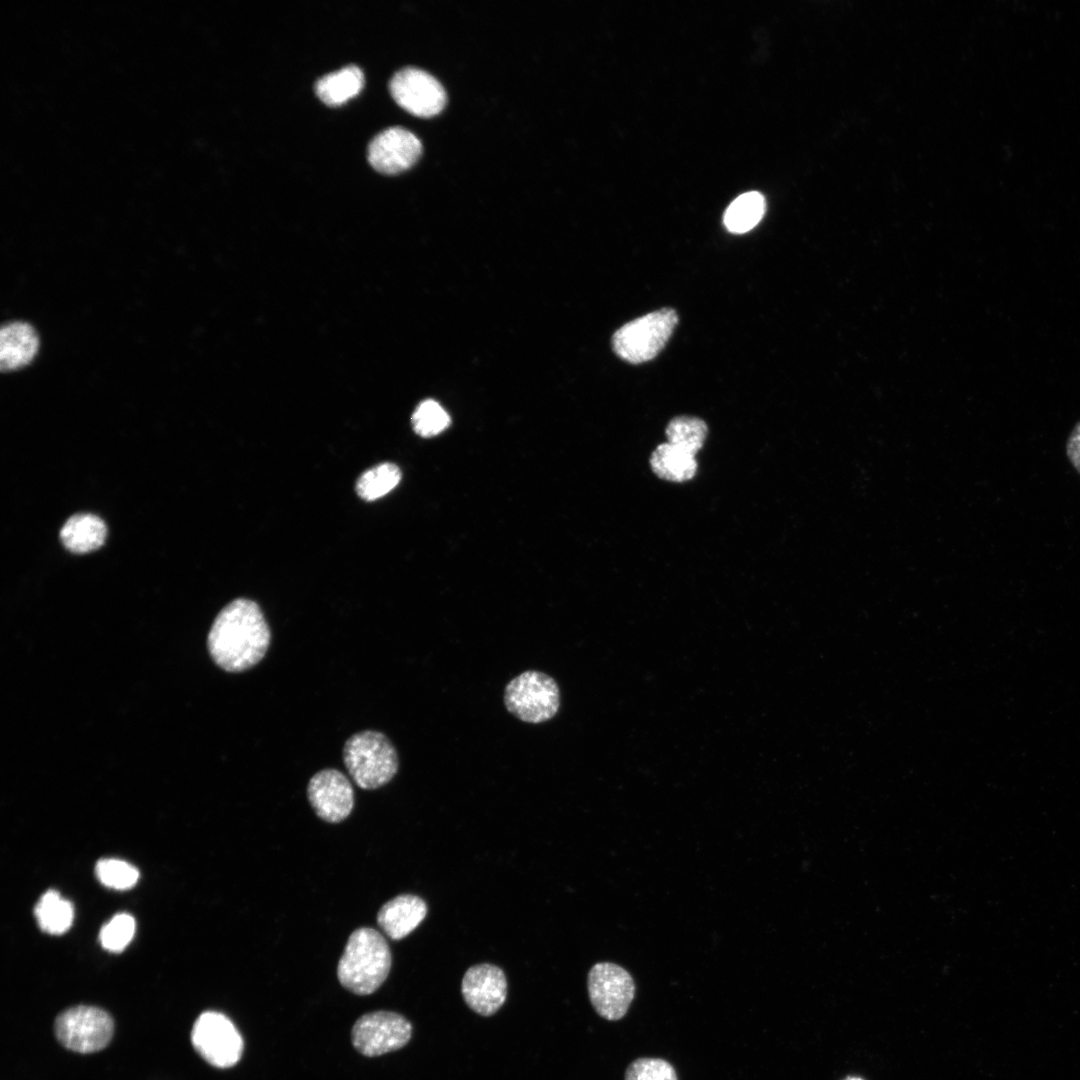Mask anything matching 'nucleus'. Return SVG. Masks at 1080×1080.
<instances>
[{
    "mask_svg": "<svg viewBox=\"0 0 1080 1080\" xmlns=\"http://www.w3.org/2000/svg\"><path fill=\"white\" fill-rule=\"evenodd\" d=\"M271 642V631L259 605L247 598L228 603L216 616L207 637L208 651L221 669L243 672L257 665Z\"/></svg>",
    "mask_w": 1080,
    "mask_h": 1080,
    "instance_id": "nucleus-1",
    "label": "nucleus"
},
{
    "mask_svg": "<svg viewBox=\"0 0 1080 1080\" xmlns=\"http://www.w3.org/2000/svg\"><path fill=\"white\" fill-rule=\"evenodd\" d=\"M38 350V337L25 322H11L1 329L0 368L12 371L27 365Z\"/></svg>",
    "mask_w": 1080,
    "mask_h": 1080,
    "instance_id": "nucleus-15",
    "label": "nucleus"
},
{
    "mask_svg": "<svg viewBox=\"0 0 1080 1080\" xmlns=\"http://www.w3.org/2000/svg\"><path fill=\"white\" fill-rule=\"evenodd\" d=\"M389 88L399 106L419 117L434 116L446 104V92L441 83L416 67H405L396 72Z\"/></svg>",
    "mask_w": 1080,
    "mask_h": 1080,
    "instance_id": "nucleus-10",
    "label": "nucleus"
},
{
    "mask_svg": "<svg viewBox=\"0 0 1080 1080\" xmlns=\"http://www.w3.org/2000/svg\"><path fill=\"white\" fill-rule=\"evenodd\" d=\"M191 1042L206 1062L220 1069L236 1065L244 1048L235 1025L217 1011H205L198 1016L192 1028Z\"/></svg>",
    "mask_w": 1080,
    "mask_h": 1080,
    "instance_id": "nucleus-7",
    "label": "nucleus"
},
{
    "mask_svg": "<svg viewBox=\"0 0 1080 1080\" xmlns=\"http://www.w3.org/2000/svg\"><path fill=\"white\" fill-rule=\"evenodd\" d=\"M625 1080H677L670 1063L659 1058H639L625 1072Z\"/></svg>",
    "mask_w": 1080,
    "mask_h": 1080,
    "instance_id": "nucleus-26",
    "label": "nucleus"
},
{
    "mask_svg": "<svg viewBox=\"0 0 1080 1080\" xmlns=\"http://www.w3.org/2000/svg\"><path fill=\"white\" fill-rule=\"evenodd\" d=\"M107 535L104 521L90 513L71 516L60 530L63 545L74 553H87L101 547Z\"/></svg>",
    "mask_w": 1080,
    "mask_h": 1080,
    "instance_id": "nucleus-16",
    "label": "nucleus"
},
{
    "mask_svg": "<svg viewBox=\"0 0 1080 1080\" xmlns=\"http://www.w3.org/2000/svg\"><path fill=\"white\" fill-rule=\"evenodd\" d=\"M34 914L39 927L46 933L59 935L66 932L74 917L72 904L56 890L46 891L36 903Z\"/></svg>",
    "mask_w": 1080,
    "mask_h": 1080,
    "instance_id": "nucleus-19",
    "label": "nucleus"
},
{
    "mask_svg": "<svg viewBox=\"0 0 1080 1080\" xmlns=\"http://www.w3.org/2000/svg\"><path fill=\"white\" fill-rule=\"evenodd\" d=\"M135 920L127 913L112 917L99 934L100 943L108 951L120 952L126 948L135 934Z\"/></svg>",
    "mask_w": 1080,
    "mask_h": 1080,
    "instance_id": "nucleus-25",
    "label": "nucleus"
},
{
    "mask_svg": "<svg viewBox=\"0 0 1080 1080\" xmlns=\"http://www.w3.org/2000/svg\"><path fill=\"white\" fill-rule=\"evenodd\" d=\"M343 762L356 785L366 790L384 786L399 768L395 746L384 733L376 730L351 735L343 747Z\"/></svg>",
    "mask_w": 1080,
    "mask_h": 1080,
    "instance_id": "nucleus-3",
    "label": "nucleus"
},
{
    "mask_svg": "<svg viewBox=\"0 0 1080 1080\" xmlns=\"http://www.w3.org/2000/svg\"><path fill=\"white\" fill-rule=\"evenodd\" d=\"M58 1041L67 1049L87 1054L104 1049L114 1033V1021L105 1010L87 1005L71 1007L54 1024Z\"/></svg>",
    "mask_w": 1080,
    "mask_h": 1080,
    "instance_id": "nucleus-6",
    "label": "nucleus"
},
{
    "mask_svg": "<svg viewBox=\"0 0 1080 1080\" xmlns=\"http://www.w3.org/2000/svg\"><path fill=\"white\" fill-rule=\"evenodd\" d=\"M96 876L106 887L125 890L133 887L139 878L136 867L130 863L115 859H101L96 864Z\"/></svg>",
    "mask_w": 1080,
    "mask_h": 1080,
    "instance_id": "nucleus-24",
    "label": "nucleus"
},
{
    "mask_svg": "<svg viewBox=\"0 0 1080 1080\" xmlns=\"http://www.w3.org/2000/svg\"><path fill=\"white\" fill-rule=\"evenodd\" d=\"M307 797L317 816L329 823L346 819L354 806V791L349 779L334 768L322 769L310 778Z\"/></svg>",
    "mask_w": 1080,
    "mask_h": 1080,
    "instance_id": "nucleus-11",
    "label": "nucleus"
},
{
    "mask_svg": "<svg viewBox=\"0 0 1080 1080\" xmlns=\"http://www.w3.org/2000/svg\"><path fill=\"white\" fill-rule=\"evenodd\" d=\"M391 964V951L382 934L360 927L349 936L338 962V980L354 994L369 995L386 980Z\"/></svg>",
    "mask_w": 1080,
    "mask_h": 1080,
    "instance_id": "nucleus-2",
    "label": "nucleus"
},
{
    "mask_svg": "<svg viewBox=\"0 0 1080 1080\" xmlns=\"http://www.w3.org/2000/svg\"><path fill=\"white\" fill-rule=\"evenodd\" d=\"M461 992L471 1010L482 1016H491L506 1000L507 980L498 966L477 964L465 972Z\"/></svg>",
    "mask_w": 1080,
    "mask_h": 1080,
    "instance_id": "nucleus-13",
    "label": "nucleus"
},
{
    "mask_svg": "<svg viewBox=\"0 0 1080 1080\" xmlns=\"http://www.w3.org/2000/svg\"><path fill=\"white\" fill-rule=\"evenodd\" d=\"M1066 454L1069 462L1080 474V421H1078L1069 434L1066 443Z\"/></svg>",
    "mask_w": 1080,
    "mask_h": 1080,
    "instance_id": "nucleus-27",
    "label": "nucleus"
},
{
    "mask_svg": "<svg viewBox=\"0 0 1080 1080\" xmlns=\"http://www.w3.org/2000/svg\"><path fill=\"white\" fill-rule=\"evenodd\" d=\"M587 989L596 1012L611 1021L619 1020L627 1013L635 995L630 973L612 962H599L591 967Z\"/></svg>",
    "mask_w": 1080,
    "mask_h": 1080,
    "instance_id": "nucleus-9",
    "label": "nucleus"
},
{
    "mask_svg": "<svg viewBox=\"0 0 1080 1080\" xmlns=\"http://www.w3.org/2000/svg\"><path fill=\"white\" fill-rule=\"evenodd\" d=\"M401 471L395 464L382 463L365 471L356 483L358 495L366 501L376 500L395 488Z\"/></svg>",
    "mask_w": 1080,
    "mask_h": 1080,
    "instance_id": "nucleus-22",
    "label": "nucleus"
},
{
    "mask_svg": "<svg viewBox=\"0 0 1080 1080\" xmlns=\"http://www.w3.org/2000/svg\"><path fill=\"white\" fill-rule=\"evenodd\" d=\"M765 208V199L759 192L741 194L727 207L723 217L724 225L732 233H746L759 223Z\"/></svg>",
    "mask_w": 1080,
    "mask_h": 1080,
    "instance_id": "nucleus-20",
    "label": "nucleus"
},
{
    "mask_svg": "<svg viewBox=\"0 0 1080 1080\" xmlns=\"http://www.w3.org/2000/svg\"><path fill=\"white\" fill-rule=\"evenodd\" d=\"M364 85L362 70L348 65L321 77L315 84L317 96L327 105L337 106L355 97Z\"/></svg>",
    "mask_w": 1080,
    "mask_h": 1080,
    "instance_id": "nucleus-17",
    "label": "nucleus"
},
{
    "mask_svg": "<svg viewBox=\"0 0 1080 1080\" xmlns=\"http://www.w3.org/2000/svg\"><path fill=\"white\" fill-rule=\"evenodd\" d=\"M411 422L414 431L422 437H432L444 431L450 424L449 414L434 400H424L415 409Z\"/></svg>",
    "mask_w": 1080,
    "mask_h": 1080,
    "instance_id": "nucleus-23",
    "label": "nucleus"
},
{
    "mask_svg": "<svg viewBox=\"0 0 1080 1080\" xmlns=\"http://www.w3.org/2000/svg\"><path fill=\"white\" fill-rule=\"evenodd\" d=\"M708 434L706 423L692 416H677L666 427L667 442L692 454L702 448Z\"/></svg>",
    "mask_w": 1080,
    "mask_h": 1080,
    "instance_id": "nucleus-21",
    "label": "nucleus"
},
{
    "mask_svg": "<svg viewBox=\"0 0 1080 1080\" xmlns=\"http://www.w3.org/2000/svg\"><path fill=\"white\" fill-rule=\"evenodd\" d=\"M652 471L661 479L685 482L697 471L695 456L666 442L655 448L650 456Z\"/></svg>",
    "mask_w": 1080,
    "mask_h": 1080,
    "instance_id": "nucleus-18",
    "label": "nucleus"
},
{
    "mask_svg": "<svg viewBox=\"0 0 1080 1080\" xmlns=\"http://www.w3.org/2000/svg\"><path fill=\"white\" fill-rule=\"evenodd\" d=\"M426 902L417 895L401 894L384 903L377 913V923L393 940L408 936L424 920Z\"/></svg>",
    "mask_w": 1080,
    "mask_h": 1080,
    "instance_id": "nucleus-14",
    "label": "nucleus"
},
{
    "mask_svg": "<svg viewBox=\"0 0 1080 1080\" xmlns=\"http://www.w3.org/2000/svg\"><path fill=\"white\" fill-rule=\"evenodd\" d=\"M504 704L512 715L523 722L543 723L557 714L560 708V689L548 674L527 670L507 683Z\"/></svg>",
    "mask_w": 1080,
    "mask_h": 1080,
    "instance_id": "nucleus-4",
    "label": "nucleus"
},
{
    "mask_svg": "<svg viewBox=\"0 0 1080 1080\" xmlns=\"http://www.w3.org/2000/svg\"><path fill=\"white\" fill-rule=\"evenodd\" d=\"M421 153L420 139L403 127L383 130L368 146L369 163L384 174H396L410 168Z\"/></svg>",
    "mask_w": 1080,
    "mask_h": 1080,
    "instance_id": "nucleus-12",
    "label": "nucleus"
},
{
    "mask_svg": "<svg viewBox=\"0 0 1080 1080\" xmlns=\"http://www.w3.org/2000/svg\"><path fill=\"white\" fill-rule=\"evenodd\" d=\"M677 323V313L671 308L636 318L614 333V352L632 364L649 361L664 348Z\"/></svg>",
    "mask_w": 1080,
    "mask_h": 1080,
    "instance_id": "nucleus-5",
    "label": "nucleus"
},
{
    "mask_svg": "<svg viewBox=\"0 0 1080 1080\" xmlns=\"http://www.w3.org/2000/svg\"><path fill=\"white\" fill-rule=\"evenodd\" d=\"M845 1080H863V1079L858 1078V1077H848Z\"/></svg>",
    "mask_w": 1080,
    "mask_h": 1080,
    "instance_id": "nucleus-28",
    "label": "nucleus"
},
{
    "mask_svg": "<svg viewBox=\"0 0 1080 1080\" xmlns=\"http://www.w3.org/2000/svg\"><path fill=\"white\" fill-rule=\"evenodd\" d=\"M412 1036L411 1023L392 1011H374L362 1015L353 1025L354 1048L364 1056L375 1057L404 1047Z\"/></svg>",
    "mask_w": 1080,
    "mask_h": 1080,
    "instance_id": "nucleus-8",
    "label": "nucleus"
}]
</instances>
